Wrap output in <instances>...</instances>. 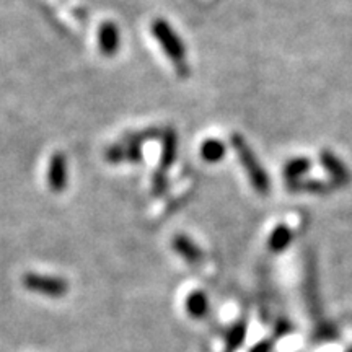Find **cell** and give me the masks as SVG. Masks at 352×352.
<instances>
[{
    "instance_id": "obj_1",
    "label": "cell",
    "mask_w": 352,
    "mask_h": 352,
    "mask_svg": "<svg viewBox=\"0 0 352 352\" xmlns=\"http://www.w3.org/2000/svg\"><path fill=\"white\" fill-rule=\"evenodd\" d=\"M152 34L157 39L166 57L173 63L176 72L179 77H188L189 67L186 59V46L178 36V33L171 28V25L164 19H157L152 21Z\"/></svg>"
},
{
    "instance_id": "obj_2",
    "label": "cell",
    "mask_w": 352,
    "mask_h": 352,
    "mask_svg": "<svg viewBox=\"0 0 352 352\" xmlns=\"http://www.w3.org/2000/svg\"><path fill=\"white\" fill-rule=\"evenodd\" d=\"M230 142L233 151L236 152V155L240 158V164L243 166L246 175H248L252 186L256 189L259 195H267L271 189L270 176H267L264 166L259 164L256 153L252 151L250 144L246 142L245 138L241 134H232Z\"/></svg>"
},
{
    "instance_id": "obj_3",
    "label": "cell",
    "mask_w": 352,
    "mask_h": 352,
    "mask_svg": "<svg viewBox=\"0 0 352 352\" xmlns=\"http://www.w3.org/2000/svg\"><path fill=\"white\" fill-rule=\"evenodd\" d=\"M69 183V165L67 157L64 153L56 152L50 158L47 165V186L51 191L63 192Z\"/></svg>"
},
{
    "instance_id": "obj_4",
    "label": "cell",
    "mask_w": 352,
    "mask_h": 352,
    "mask_svg": "<svg viewBox=\"0 0 352 352\" xmlns=\"http://www.w3.org/2000/svg\"><path fill=\"white\" fill-rule=\"evenodd\" d=\"M176 151H178V138L175 131H166L164 139V152H162L160 162V173L155 175V192H162L165 189V173L173 165L176 158Z\"/></svg>"
},
{
    "instance_id": "obj_5",
    "label": "cell",
    "mask_w": 352,
    "mask_h": 352,
    "mask_svg": "<svg viewBox=\"0 0 352 352\" xmlns=\"http://www.w3.org/2000/svg\"><path fill=\"white\" fill-rule=\"evenodd\" d=\"M98 46L101 54L113 57L118 54L121 47V33L120 28L113 21H104L98 30Z\"/></svg>"
},
{
    "instance_id": "obj_6",
    "label": "cell",
    "mask_w": 352,
    "mask_h": 352,
    "mask_svg": "<svg viewBox=\"0 0 352 352\" xmlns=\"http://www.w3.org/2000/svg\"><path fill=\"white\" fill-rule=\"evenodd\" d=\"M25 285L32 290H38V292L50 294V296H59L65 290V283L60 279H54V277H43L36 274H28L25 277Z\"/></svg>"
},
{
    "instance_id": "obj_7",
    "label": "cell",
    "mask_w": 352,
    "mask_h": 352,
    "mask_svg": "<svg viewBox=\"0 0 352 352\" xmlns=\"http://www.w3.org/2000/svg\"><path fill=\"white\" fill-rule=\"evenodd\" d=\"M108 162L111 164H121V162H140L142 160V152H140V145L135 142H126L124 145H114L108 148L104 153Z\"/></svg>"
},
{
    "instance_id": "obj_8",
    "label": "cell",
    "mask_w": 352,
    "mask_h": 352,
    "mask_svg": "<svg viewBox=\"0 0 352 352\" xmlns=\"http://www.w3.org/2000/svg\"><path fill=\"white\" fill-rule=\"evenodd\" d=\"M321 164H323L324 168L328 170V173L331 175L334 184H347L351 179L349 171H347V166L342 164V162L331 152H323L321 153Z\"/></svg>"
},
{
    "instance_id": "obj_9",
    "label": "cell",
    "mask_w": 352,
    "mask_h": 352,
    "mask_svg": "<svg viewBox=\"0 0 352 352\" xmlns=\"http://www.w3.org/2000/svg\"><path fill=\"white\" fill-rule=\"evenodd\" d=\"M173 248L176 253H179L183 258H186L189 263L196 264L201 261L202 253H201L199 246H197L195 241H192L186 235H176L173 239Z\"/></svg>"
},
{
    "instance_id": "obj_10",
    "label": "cell",
    "mask_w": 352,
    "mask_h": 352,
    "mask_svg": "<svg viewBox=\"0 0 352 352\" xmlns=\"http://www.w3.org/2000/svg\"><path fill=\"white\" fill-rule=\"evenodd\" d=\"M226 144L219 139H208L201 145V157L208 164H219L226 157Z\"/></svg>"
},
{
    "instance_id": "obj_11",
    "label": "cell",
    "mask_w": 352,
    "mask_h": 352,
    "mask_svg": "<svg viewBox=\"0 0 352 352\" xmlns=\"http://www.w3.org/2000/svg\"><path fill=\"white\" fill-rule=\"evenodd\" d=\"M308 170H310V160H308V158H292V160H289L284 166V176L289 183L298 182Z\"/></svg>"
},
{
    "instance_id": "obj_12",
    "label": "cell",
    "mask_w": 352,
    "mask_h": 352,
    "mask_svg": "<svg viewBox=\"0 0 352 352\" xmlns=\"http://www.w3.org/2000/svg\"><path fill=\"white\" fill-rule=\"evenodd\" d=\"M292 240V232H290L289 227L285 226H279L272 232L271 239H270V248L272 252H283L285 250Z\"/></svg>"
},
{
    "instance_id": "obj_13",
    "label": "cell",
    "mask_w": 352,
    "mask_h": 352,
    "mask_svg": "<svg viewBox=\"0 0 352 352\" xmlns=\"http://www.w3.org/2000/svg\"><path fill=\"white\" fill-rule=\"evenodd\" d=\"M289 188L292 191H314V192H324L328 191L329 186L327 183H321V182H303V179H298V182H290Z\"/></svg>"
}]
</instances>
